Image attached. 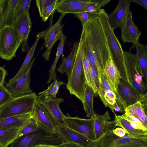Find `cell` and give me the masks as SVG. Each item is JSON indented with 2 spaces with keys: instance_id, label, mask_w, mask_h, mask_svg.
Masks as SVG:
<instances>
[{
  "instance_id": "cell-8",
  "label": "cell",
  "mask_w": 147,
  "mask_h": 147,
  "mask_svg": "<svg viewBox=\"0 0 147 147\" xmlns=\"http://www.w3.org/2000/svg\"><path fill=\"white\" fill-rule=\"evenodd\" d=\"M126 67L130 82L142 94H147V84L142 76L136 55L129 51L124 52Z\"/></svg>"
},
{
  "instance_id": "cell-37",
  "label": "cell",
  "mask_w": 147,
  "mask_h": 147,
  "mask_svg": "<svg viewBox=\"0 0 147 147\" xmlns=\"http://www.w3.org/2000/svg\"><path fill=\"white\" fill-rule=\"evenodd\" d=\"M119 116L127 120L134 128L147 131V127L139 119L136 117L128 115L125 113L122 115Z\"/></svg>"
},
{
  "instance_id": "cell-30",
  "label": "cell",
  "mask_w": 147,
  "mask_h": 147,
  "mask_svg": "<svg viewBox=\"0 0 147 147\" xmlns=\"http://www.w3.org/2000/svg\"><path fill=\"white\" fill-rule=\"evenodd\" d=\"M23 125L18 127L0 128V144L3 147H8L17 138Z\"/></svg>"
},
{
  "instance_id": "cell-22",
  "label": "cell",
  "mask_w": 147,
  "mask_h": 147,
  "mask_svg": "<svg viewBox=\"0 0 147 147\" xmlns=\"http://www.w3.org/2000/svg\"><path fill=\"white\" fill-rule=\"evenodd\" d=\"M46 31V29L38 33L34 43L28 51L20 68L14 77L10 80L6 84V86L14 84L25 73L28 68L31 62L36 47L39 39L42 37Z\"/></svg>"
},
{
  "instance_id": "cell-29",
  "label": "cell",
  "mask_w": 147,
  "mask_h": 147,
  "mask_svg": "<svg viewBox=\"0 0 147 147\" xmlns=\"http://www.w3.org/2000/svg\"><path fill=\"white\" fill-rule=\"evenodd\" d=\"M111 117L108 111L103 115L95 113L94 121V128L96 139L104 133Z\"/></svg>"
},
{
  "instance_id": "cell-45",
  "label": "cell",
  "mask_w": 147,
  "mask_h": 147,
  "mask_svg": "<svg viewBox=\"0 0 147 147\" xmlns=\"http://www.w3.org/2000/svg\"><path fill=\"white\" fill-rule=\"evenodd\" d=\"M6 73V70L3 67L0 66V86L4 85Z\"/></svg>"
},
{
  "instance_id": "cell-40",
  "label": "cell",
  "mask_w": 147,
  "mask_h": 147,
  "mask_svg": "<svg viewBox=\"0 0 147 147\" xmlns=\"http://www.w3.org/2000/svg\"><path fill=\"white\" fill-rule=\"evenodd\" d=\"M57 0H56L55 1L47 7L43 11L40 16L42 21L46 22L49 17L52 14H53L55 11V8Z\"/></svg>"
},
{
  "instance_id": "cell-35",
  "label": "cell",
  "mask_w": 147,
  "mask_h": 147,
  "mask_svg": "<svg viewBox=\"0 0 147 147\" xmlns=\"http://www.w3.org/2000/svg\"><path fill=\"white\" fill-rule=\"evenodd\" d=\"M65 84L62 81H58L56 80L54 81L48 86V88L44 91L40 92L39 94L44 96H51L54 97H56V94L58 93L60 86Z\"/></svg>"
},
{
  "instance_id": "cell-9",
  "label": "cell",
  "mask_w": 147,
  "mask_h": 147,
  "mask_svg": "<svg viewBox=\"0 0 147 147\" xmlns=\"http://www.w3.org/2000/svg\"><path fill=\"white\" fill-rule=\"evenodd\" d=\"M64 124L71 129L94 141L96 140L94 128V118L84 119L76 116H65Z\"/></svg>"
},
{
  "instance_id": "cell-14",
  "label": "cell",
  "mask_w": 147,
  "mask_h": 147,
  "mask_svg": "<svg viewBox=\"0 0 147 147\" xmlns=\"http://www.w3.org/2000/svg\"><path fill=\"white\" fill-rule=\"evenodd\" d=\"M32 119L39 128L48 131L57 132L56 127L51 115L46 108L37 100L32 113Z\"/></svg>"
},
{
  "instance_id": "cell-11",
  "label": "cell",
  "mask_w": 147,
  "mask_h": 147,
  "mask_svg": "<svg viewBox=\"0 0 147 147\" xmlns=\"http://www.w3.org/2000/svg\"><path fill=\"white\" fill-rule=\"evenodd\" d=\"M36 100L48 111L56 127L59 124L64 123L63 119L66 116L62 112L59 107V104L64 101L63 98L38 94Z\"/></svg>"
},
{
  "instance_id": "cell-33",
  "label": "cell",
  "mask_w": 147,
  "mask_h": 147,
  "mask_svg": "<svg viewBox=\"0 0 147 147\" xmlns=\"http://www.w3.org/2000/svg\"><path fill=\"white\" fill-rule=\"evenodd\" d=\"M90 70L92 88L94 91V94L98 96L100 87V77L96 68L90 66Z\"/></svg>"
},
{
  "instance_id": "cell-26",
  "label": "cell",
  "mask_w": 147,
  "mask_h": 147,
  "mask_svg": "<svg viewBox=\"0 0 147 147\" xmlns=\"http://www.w3.org/2000/svg\"><path fill=\"white\" fill-rule=\"evenodd\" d=\"M104 73L109 83L117 90L120 79L121 77L111 56L106 62Z\"/></svg>"
},
{
  "instance_id": "cell-21",
  "label": "cell",
  "mask_w": 147,
  "mask_h": 147,
  "mask_svg": "<svg viewBox=\"0 0 147 147\" xmlns=\"http://www.w3.org/2000/svg\"><path fill=\"white\" fill-rule=\"evenodd\" d=\"M18 0H3L0 5L3 27L12 26L16 21L15 10Z\"/></svg>"
},
{
  "instance_id": "cell-38",
  "label": "cell",
  "mask_w": 147,
  "mask_h": 147,
  "mask_svg": "<svg viewBox=\"0 0 147 147\" xmlns=\"http://www.w3.org/2000/svg\"><path fill=\"white\" fill-rule=\"evenodd\" d=\"M13 98L4 85L0 86V109Z\"/></svg>"
},
{
  "instance_id": "cell-6",
  "label": "cell",
  "mask_w": 147,
  "mask_h": 147,
  "mask_svg": "<svg viewBox=\"0 0 147 147\" xmlns=\"http://www.w3.org/2000/svg\"><path fill=\"white\" fill-rule=\"evenodd\" d=\"M100 77V87L98 96L105 107H108L114 114L115 111L125 112L126 108L117 90L109 83L104 72Z\"/></svg>"
},
{
  "instance_id": "cell-5",
  "label": "cell",
  "mask_w": 147,
  "mask_h": 147,
  "mask_svg": "<svg viewBox=\"0 0 147 147\" xmlns=\"http://www.w3.org/2000/svg\"><path fill=\"white\" fill-rule=\"evenodd\" d=\"M37 95L33 93L13 98L0 109V119L32 113Z\"/></svg>"
},
{
  "instance_id": "cell-10",
  "label": "cell",
  "mask_w": 147,
  "mask_h": 147,
  "mask_svg": "<svg viewBox=\"0 0 147 147\" xmlns=\"http://www.w3.org/2000/svg\"><path fill=\"white\" fill-rule=\"evenodd\" d=\"M117 90L126 108L138 102H147V94L140 93L130 83L121 78Z\"/></svg>"
},
{
  "instance_id": "cell-15",
  "label": "cell",
  "mask_w": 147,
  "mask_h": 147,
  "mask_svg": "<svg viewBox=\"0 0 147 147\" xmlns=\"http://www.w3.org/2000/svg\"><path fill=\"white\" fill-rule=\"evenodd\" d=\"M36 57L31 61L29 66L25 73L14 84L6 86L5 88L13 98L27 95L34 93L30 86V76L31 70Z\"/></svg>"
},
{
  "instance_id": "cell-18",
  "label": "cell",
  "mask_w": 147,
  "mask_h": 147,
  "mask_svg": "<svg viewBox=\"0 0 147 147\" xmlns=\"http://www.w3.org/2000/svg\"><path fill=\"white\" fill-rule=\"evenodd\" d=\"M56 131L65 142L75 144L82 147H89L93 142L83 135L69 128L64 123L57 126Z\"/></svg>"
},
{
  "instance_id": "cell-12",
  "label": "cell",
  "mask_w": 147,
  "mask_h": 147,
  "mask_svg": "<svg viewBox=\"0 0 147 147\" xmlns=\"http://www.w3.org/2000/svg\"><path fill=\"white\" fill-rule=\"evenodd\" d=\"M131 0H120L114 10L108 15L109 23L113 30L122 28L125 25L128 17L131 12L130 10Z\"/></svg>"
},
{
  "instance_id": "cell-19",
  "label": "cell",
  "mask_w": 147,
  "mask_h": 147,
  "mask_svg": "<svg viewBox=\"0 0 147 147\" xmlns=\"http://www.w3.org/2000/svg\"><path fill=\"white\" fill-rule=\"evenodd\" d=\"M13 26L17 30L21 40L22 52L28 51L31 47L28 46V38L32 27L29 12L19 18Z\"/></svg>"
},
{
  "instance_id": "cell-52",
  "label": "cell",
  "mask_w": 147,
  "mask_h": 147,
  "mask_svg": "<svg viewBox=\"0 0 147 147\" xmlns=\"http://www.w3.org/2000/svg\"></svg>"
},
{
  "instance_id": "cell-7",
  "label": "cell",
  "mask_w": 147,
  "mask_h": 147,
  "mask_svg": "<svg viewBox=\"0 0 147 147\" xmlns=\"http://www.w3.org/2000/svg\"><path fill=\"white\" fill-rule=\"evenodd\" d=\"M21 41L17 31L12 25L3 27L0 34V57L9 61L16 56Z\"/></svg>"
},
{
  "instance_id": "cell-24",
  "label": "cell",
  "mask_w": 147,
  "mask_h": 147,
  "mask_svg": "<svg viewBox=\"0 0 147 147\" xmlns=\"http://www.w3.org/2000/svg\"><path fill=\"white\" fill-rule=\"evenodd\" d=\"M114 115L115 120L117 126L124 129L126 135L137 139L147 138V131L134 128L127 120L121 117L119 115H117L115 113Z\"/></svg>"
},
{
  "instance_id": "cell-4",
  "label": "cell",
  "mask_w": 147,
  "mask_h": 147,
  "mask_svg": "<svg viewBox=\"0 0 147 147\" xmlns=\"http://www.w3.org/2000/svg\"><path fill=\"white\" fill-rule=\"evenodd\" d=\"M86 84L83 64L82 39L80 37L74 63L66 85V88L71 94L74 95L83 103Z\"/></svg>"
},
{
  "instance_id": "cell-27",
  "label": "cell",
  "mask_w": 147,
  "mask_h": 147,
  "mask_svg": "<svg viewBox=\"0 0 147 147\" xmlns=\"http://www.w3.org/2000/svg\"><path fill=\"white\" fill-rule=\"evenodd\" d=\"M79 45V42H75L73 46L71 51L67 57L62 56V62L57 68V71L61 74L66 73L69 78L74 63Z\"/></svg>"
},
{
  "instance_id": "cell-42",
  "label": "cell",
  "mask_w": 147,
  "mask_h": 147,
  "mask_svg": "<svg viewBox=\"0 0 147 147\" xmlns=\"http://www.w3.org/2000/svg\"><path fill=\"white\" fill-rule=\"evenodd\" d=\"M110 1V0H102L101 2L89 6L86 11L92 13L98 14L102 7L106 5Z\"/></svg>"
},
{
  "instance_id": "cell-25",
  "label": "cell",
  "mask_w": 147,
  "mask_h": 147,
  "mask_svg": "<svg viewBox=\"0 0 147 147\" xmlns=\"http://www.w3.org/2000/svg\"><path fill=\"white\" fill-rule=\"evenodd\" d=\"M32 113L0 119V128L22 126L27 121L32 118Z\"/></svg>"
},
{
  "instance_id": "cell-36",
  "label": "cell",
  "mask_w": 147,
  "mask_h": 147,
  "mask_svg": "<svg viewBox=\"0 0 147 147\" xmlns=\"http://www.w3.org/2000/svg\"><path fill=\"white\" fill-rule=\"evenodd\" d=\"M39 128L35 122L31 118L24 124L17 138L34 131Z\"/></svg>"
},
{
  "instance_id": "cell-1",
  "label": "cell",
  "mask_w": 147,
  "mask_h": 147,
  "mask_svg": "<svg viewBox=\"0 0 147 147\" xmlns=\"http://www.w3.org/2000/svg\"><path fill=\"white\" fill-rule=\"evenodd\" d=\"M81 36L84 55L91 66L99 75L104 72L107 61L111 56L107 37L98 14L84 24Z\"/></svg>"
},
{
  "instance_id": "cell-48",
  "label": "cell",
  "mask_w": 147,
  "mask_h": 147,
  "mask_svg": "<svg viewBox=\"0 0 147 147\" xmlns=\"http://www.w3.org/2000/svg\"><path fill=\"white\" fill-rule=\"evenodd\" d=\"M56 146L50 145L40 144L35 145L32 147H56Z\"/></svg>"
},
{
  "instance_id": "cell-34",
  "label": "cell",
  "mask_w": 147,
  "mask_h": 147,
  "mask_svg": "<svg viewBox=\"0 0 147 147\" xmlns=\"http://www.w3.org/2000/svg\"><path fill=\"white\" fill-rule=\"evenodd\" d=\"M31 0H19L15 10L16 21L23 15L29 12Z\"/></svg>"
},
{
  "instance_id": "cell-43",
  "label": "cell",
  "mask_w": 147,
  "mask_h": 147,
  "mask_svg": "<svg viewBox=\"0 0 147 147\" xmlns=\"http://www.w3.org/2000/svg\"><path fill=\"white\" fill-rule=\"evenodd\" d=\"M56 0H36V5L38 9L40 17L43 11L47 7L50 5Z\"/></svg>"
},
{
  "instance_id": "cell-39",
  "label": "cell",
  "mask_w": 147,
  "mask_h": 147,
  "mask_svg": "<svg viewBox=\"0 0 147 147\" xmlns=\"http://www.w3.org/2000/svg\"><path fill=\"white\" fill-rule=\"evenodd\" d=\"M83 64L86 84L92 88L90 64L85 56L83 50Z\"/></svg>"
},
{
  "instance_id": "cell-3",
  "label": "cell",
  "mask_w": 147,
  "mask_h": 147,
  "mask_svg": "<svg viewBox=\"0 0 147 147\" xmlns=\"http://www.w3.org/2000/svg\"><path fill=\"white\" fill-rule=\"evenodd\" d=\"M117 126L115 120L110 121L104 133L89 147H147V138L137 139L126 135L119 137L115 135L113 131Z\"/></svg>"
},
{
  "instance_id": "cell-46",
  "label": "cell",
  "mask_w": 147,
  "mask_h": 147,
  "mask_svg": "<svg viewBox=\"0 0 147 147\" xmlns=\"http://www.w3.org/2000/svg\"><path fill=\"white\" fill-rule=\"evenodd\" d=\"M56 147H82V146L72 143L64 142L56 146Z\"/></svg>"
},
{
  "instance_id": "cell-50",
  "label": "cell",
  "mask_w": 147,
  "mask_h": 147,
  "mask_svg": "<svg viewBox=\"0 0 147 147\" xmlns=\"http://www.w3.org/2000/svg\"><path fill=\"white\" fill-rule=\"evenodd\" d=\"M2 1H3V0H0V5H1V3H2Z\"/></svg>"
},
{
  "instance_id": "cell-2",
  "label": "cell",
  "mask_w": 147,
  "mask_h": 147,
  "mask_svg": "<svg viewBox=\"0 0 147 147\" xmlns=\"http://www.w3.org/2000/svg\"><path fill=\"white\" fill-rule=\"evenodd\" d=\"M98 14L106 34L111 57L119 71L121 78L131 84L125 62L124 52L113 30L111 28L109 23L108 14L102 9H100Z\"/></svg>"
},
{
  "instance_id": "cell-31",
  "label": "cell",
  "mask_w": 147,
  "mask_h": 147,
  "mask_svg": "<svg viewBox=\"0 0 147 147\" xmlns=\"http://www.w3.org/2000/svg\"><path fill=\"white\" fill-rule=\"evenodd\" d=\"M94 92L92 88L86 84L84 91V100L82 103L84 110L88 117L94 118L95 113L93 106Z\"/></svg>"
},
{
  "instance_id": "cell-41",
  "label": "cell",
  "mask_w": 147,
  "mask_h": 147,
  "mask_svg": "<svg viewBox=\"0 0 147 147\" xmlns=\"http://www.w3.org/2000/svg\"><path fill=\"white\" fill-rule=\"evenodd\" d=\"M98 14L85 11L76 13L75 15L79 19L82 25L95 17Z\"/></svg>"
},
{
  "instance_id": "cell-28",
  "label": "cell",
  "mask_w": 147,
  "mask_h": 147,
  "mask_svg": "<svg viewBox=\"0 0 147 147\" xmlns=\"http://www.w3.org/2000/svg\"><path fill=\"white\" fill-rule=\"evenodd\" d=\"M135 47L139 64L142 76L147 83V45L137 42L133 47Z\"/></svg>"
},
{
  "instance_id": "cell-32",
  "label": "cell",
  "mask_w": 147,
  "mask_h": 147,
  "mask_svg": "<svg viewBox=\"0 0 147 147\" xmlns=\"http://www.w3.org/2000/svg\"><path fill=\"white\" fill-rule=\"evenodd\" d=\"M66 39V37L63 34L62 31H61L59 35V40L60 42L58 45L56 57L53 64L49 71V76L47 81L48 84L49 83L53 80L55 81L57 80L56 74L55 71L56 65L60 56L64 55L63 50Z\"/></svg>"
},
{
  "instance_id": "cell-17",
  "label": "cell",
  "mask_w": 147,
  "mask_h": 147,
  "mask_svg": "<svg viewBox=\"0 0 147 147\" xmlns=\"http://www.w3.org/2000/svg\"><path fill=\"white\" fill-rule=\"evenodd\" d=\"M48 138L46 132L39 128L32 132L16 138L9 147H32L40 144H47Z\"/></svg>"
},
{
  "instance_id": "cell-49",
  "label": "cell",
  "mask_w": 147,
  "mask_h": 147,
  "mask_svg": "<svg viewBox=\"0 0 147 147\" xmlns=\"http://www.w3.org/2000/svg\"><path fill=\"white\" fill-rule=\"evenodd\" d=\"M2 28L3 26L2 25V19L1 13V7H0V34Z\"/></svg>"
},
{
  "instance_id": "cell-51",
  "label": "cell",
  "mask_w": 147,
  "mask_h": 147,
  "mask_svg": "<svg viewBox=\"0 0 147 147\" xmlns=\"http://www.w3.org/2000/svg\"><path fill=\"white\" fill-rule=\"evenodd\" d=\"M0 147H3L2 145L0 144Z\"/></svg>"
},
{
  "instance_id": "cell-47",
  "label": "cell",
  "mask_w": 147,
  "mask_h": 147,
  "mask_svg": "<svg viewBox=\"0 0 147 147\" xmlns=\"http://www.w3.org/2000/svg\"><path fill=\"white\" fill-rule=\"evenodd\" d=\"M131 2L137 3L147 10V0H131Z\"/></svg>"
},
{
  "instance_id": "cell-44",
  "label": "cell",
  "mask_w": 147,
  "mask_h": 147,
  "mask_svg": "<svg viewBox=\"0 0 147 147\" xmlns=\"http://www.w3.org/2000/svg\"><path fill=\"white\" fill-rule=\"evenodd\" d=\"M113 133L119 137H124L126 135L125 131L123 128L117 127L113 130Z\"/></svg>"
},
{
  "instance_id": "cell-16",
  "label": "cell",
  "mask_w": 147,
  "mask_h": 147,
  "mask_svg": "<svg viewBox=\"0 0 147 147\" xmlns=\"http://www.w3.org/2000/svg\"><path fill=\"white\" fill-rule=\"evenodd\" d=\"M66 14H61L57 22L53 25L50 26L47 29L43 36L44 40V47L46 49L42 55L46 61L49 59L52 48L55 43L59 40L60 34L64 24H61L62 20Z\"/></svg>"
},
{
  "instance_id": "cell-23",
  "label": "cell",
  "mask_w": 147,
  "mask_h": 147,
  "mask_svg": "<svg viewBox=\"0 0 147 147\" xmlns=\"http://www.w3.org/2000/svg\"><path fill=\"white\" fill-rule=\"evenodd\" d=\"M147 102H138L127 107L125 113L139 119L147 127Z\"/></svg>"
},
{
  "instance_id": "cell-13",
  "label": "cell",
  "mask_w": 147,
  "mask_h": 147,
  "mask_svg": "<svg viewBox=\"0 0 147 147\" xmlns=\"http://www.w3.org/2000/svg\"><path fill=\"white\" fill-rule=\"evenodd\" d=\"M102 0H57L55 11L61 14L76 13L86 11L90 6L98 3Z\"/></svg>"
},
{
  "instance_id": "cell-20",
  "label": "cell",
  "mask_w": 147,
  "mask_h": 147,
  "mask_svg": "<svg viewBox=\"0 0 147 147\" xmlns=\"http://www.w3.org/2000/svg\"><path fill=\"white\" fill-rule=\"evenodd\" d=\"M121 29V39L124 43H131L133 47L139 42L142 31L134 23L132 12L129 15L125 25Z\"/></svg>"
}]
</instances>
